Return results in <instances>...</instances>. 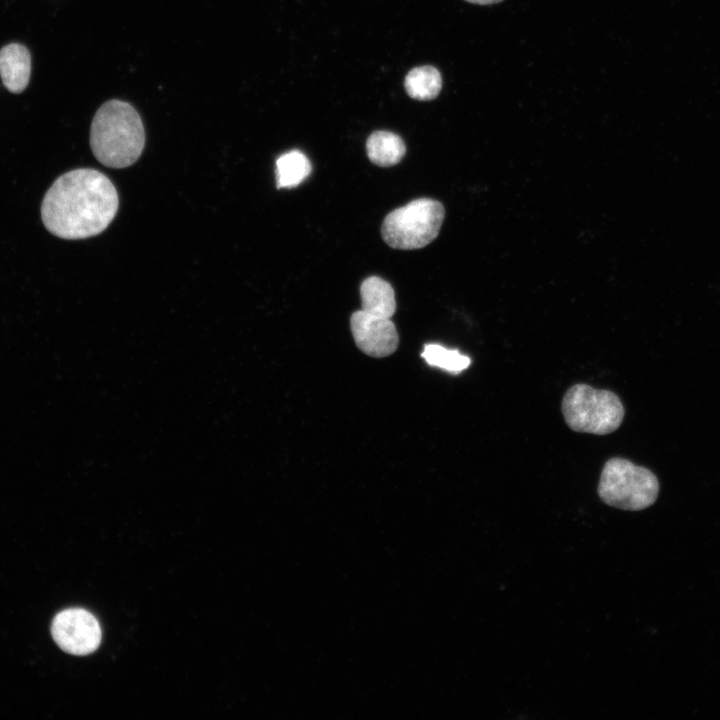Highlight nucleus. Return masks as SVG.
Segmentation results:
<instances>
[{"label":"nucleus","mask_w":720,"mask_h":720,"mask_svg":"<svg viewBox=\"0 0 720 720\" xmlns=\"http://www.w3.org/2000/svg\"><path fill=\"white\" fill-rule=\"evenodd\" d=\"M119 206L117 190L103 173L88 168L55 180L41 204L46 229L63 239H83L104 231Z\"/></svg>","instance_id":"1"},{"label":"nucleus","mask_w":720,"mask_h":720,"mask_svg":"<svg viewBox=\"0 0 720 720\" xmlns=\"http://www.w3.org/2000/svg\"><path fill=\"white\" fill-rule=\"evenodd\" d=\"M144 144L143 123L131 104L114 99L97 110L90 129V146L101 164L128 167L138 160Z\"/></svg>","instance_id":"2"},{"label":"nucleus","mask_w":720,"mask_h":720,"mask_svg":"<svg viewBox=\"0 0 720 720\" xmlns=\"http://www.w3.org/2000/svg\"><path fill=\"white\" fill-rule=\"evenodd\" d=\"M561 410L572 430L596 435L615 431L625 414L623 404L615 393L583 383L575 384L566 391Z\"/></svg>","instance_id":"3"},{"label":"nucleus","mask_w":720,"mask_h":720,"mask_svg":"<svg viewBox=\"0 0 720 720\" xmlns=\"http://www.w3.org/2000/svg\"><path fill=\"white\" fill-rule=\"evenodd\" d=\"M597 491L600 499L609 506L639 511L656 501L659 482L649 469L614 457L604 464Z\"/></svg>","instance_id":"4"},{"label":"nucleus","mask_w":720,"mask_h":720,"mask_svg":"<svg viewBox=\"0 0 720 720\" xmlns=\"http://www.w3.org/2000/svg\"><path fill=\"white\" fill-rule=\"evenodd\" d=\"M444 216L445 210L439 201L415 199L385 217L381 227L383 240L395 249L422 248L438 236Z\"/></svg>","instance_id":"5"},{"label":"nucleus","mask_w":720,"mask_h":720,"mask_svg":"<svg viewBox=\"0 0 720 720\" xmlns=\"http://www.w3.org/2000/svg\"><path fill=\"white\" fill-rule=\"evenodd\" d=\"M51 633L56 644L73 655L94 652L101 641V628L96 618L81 608L61 611L53 619Z\"/></svg>","instance_id":"6"},{"label":"nucleus","mask_w":720,"mask_h":720,"mask_svg":"<svg viewBox=\"0 0 720 720\" xmlns=\"http://www.w3.org/2000/svg\"><path fill=\"white\" fill-rule=\"evenodd\" d=\"M350 327L357 347L369 356L385 357L398 347L399 336L391 318L361 309L351 315Z\"/></svg>","instance_id":"7"},{"label":"nucleus","mask_w":720,"mask_h":720,"mask_svg":"<svg viewBox=\"0 0 720 720\" xmlns=\"http://www.w3.org/2000/svg\"><path fill=\"white\" fill-rule=\"evenodd\" d=\"M31 57L27 48L11 43L0 50V77L3 85L12 93H21L29 83Z\"/></svg>","instance_id":"8"},{"label":"nucleus","mask_w":720,"mask_h":720,"mask_svg":"<svg viewBox=\"0 0 720 720\" xmlns=\"http://www.w3.org/2000/svg\"><path fill=\"white\" fill-rule=\"evenodd\" d=\"M362 310L377 316L391 318L396 311L394 289L378 276L366 278L360 286Z\"/></svg>","instance_id":"9"},{"label":"nucleus","mask_w":720,"mask_h":720,"mask_svg":"<svg viewBox=\"0 0 720 720\" xmlns=\"http://www.w3.org/2000/svg\"><path fill=\"white\" fill-rule=\"evenodd\" d=\"M366 151L369 160L380 167L398 164L406 153L403 139L390 131H374L367 139Z\"/></svg>","instance_id":"10"},{"label":"nucleus","mask_w":720,"mask_h":720,"mask_svg":"<svg viewBox=\"0 0 720 720\" xmlns=\"http://www.w3.org/2000/svg\"><path fill=\"white\" fill-rule=\"evenodd\" d=\"M407 94L416 100L428 101L436 98L441 91L442 78L433 66L425 65L411 69L404 80Z\"/></svg>","instance_id":"11"},{"label":"nucleus","mask_w":720,"mask_h":720,"mask_svg":"<svg viewBox=\"0 0 720 720\" xmlns=\"http://www.w3.org/2000/svg\"><path fill=\"white\" fill-rule=\"evenodd\" d=\"M309 159L299 150L281 155L276 161L277 188H293L303 182L311 173Z\"/></svg>","instance_id":"12"},{"label":"nucleus","mask_w":720,"mask_h":720,"mask_svg":"<svg viewBox=\"0 0 720 720\" xmlns=\"http://www.w3.org/2000/svg\"><path fill=\"white\" fill-rule=\"evenodd\" d=\"M421 356L429 365L452 374L460 373L471 363L469 357L460 354L457 350H450L438 344H426Z\"/></svg>","instance_id":"13"},{"label":"nucleus","mask_w":720,"mask_h":720,"mask_svg":"<svg viewBox=\"0 0 720 720\" xmlns=\"http://www.w3.org/2000/svg\"><path fill=\"white\" fill-rule=\"evenodd\" d=\"M465 1H467L469 3H473V4L489 5V4L499 3L502 0H465Z\"/></svg>","instance_id":"14"}]
</instances>
